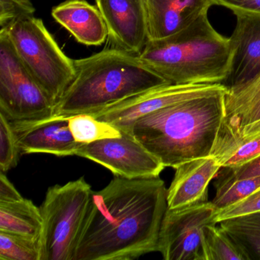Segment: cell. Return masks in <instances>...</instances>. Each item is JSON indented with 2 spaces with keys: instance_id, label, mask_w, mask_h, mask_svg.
<instances>
[{
  "instance_id": "ba28073f",
  "label": "cell",
  "mask_w": 260,
  "mask_h": 260,
  "mask_svg": "<svg viewBox=\"0 0 260 260\" xmlns=\"http://www.w3.org/2000/svg\"><path fill=\"white\" fill-rule=\"evenodd\" d=\"M212 202L167 209L159 234L158 252L165 260H205L203 231L217 223Z\"/></svg>"
},
{
  "instance_id": "f546056e",
  "label": "cell",
  "mask_w": 260,
  "mask_h": 260,
  "mask_svg": "<svg viewBox=\"0 0 260 260\" xmlns=\"http://www.w3.org/2000/svg\"><path fill=\"white\" fill-rule=\"evenodd\" d=\"M23 199L5 173H0V202H14Z\"/></svg>"
},
{
  "instance_id": "5bb4252c",
  "label": "cell",
  "mask_w": 260,
  "mask_h": 260,
  "mask_svg": "<svg viewBox=\"0 0 260 260\" xmlns=\"http://www.w3.org/2000/svg\"><path fill=\"white\" fill-rule=\"evenodd\" d=\"M230 39L233 57L223 84L228 90L240 87L260 73V15L238 13Z\"/></svg>"
},
{
  "instance_id": "83f0119b",
  "label": "cell",
  "mask_w": 260,
  "mask_h": 260,
  "mask_svg": "<svg viewBox=\"0 0 260 260\" xmlns=\"http://www.w3.org/2000/svg\"><path fill=\"white\" fill-rule=\"evenodd\" d=\"M257 176H260V156L237 167H221L215 179L234 180Z\"/></svg>"
},
{
  "instance_id": "d4e9b609",
  "label": "cell",
  "mask_w": 260,
  "mask_h": 260,
  "mask_svg": "<svg viewBox=\"0 0 260 260\" xmlns=\"http://www.w3.org/2000/svg\"><path fill=\"white\" fill-rule=\"evenodd\" d=\"M31 0H0V28H6L17 19L34 15Z\"/></svg>"
},
{
  "instance_id": "484cf974",
  "label": "cell",
  "mask_w": 260,
  "mask_h": 260,
  "mask_svg": "<svg viewBox=\"0 0 260 260\" xmlns=\"http://www.w3.org/2000/svg\"><path fill=\"white\" fill-rule=\"evenodd\" d=\"M260 156V137L236 147L221 157L216 159L221 167H234Z\"/></svg>"
},
{
  "instance_id": "9a60e30c",
  "label": "cell",
  "mask_w": 260,
  "mask_h": 260,
  "mask_svg": "<svg viewBox=\"0 0 260 260\" xmlns=\"http://www.w3.org/2000/svg\"><path fill=\"white\" fill-rule=\"evenodd\" d=\"M143 3L149 41L165 39L182 31L214 5L212 0H143Z\"/></svg>"
},
{
  "instance_id": "7c38bea8",
  "label": "cell",
  "mask_w": 260,
  "mask_h": 260,
  "mask_svg": "<svg viewBox=\"0 0 260 260\" xmlns=\"http://www.w3.org/2000/svg\"><path fill=\"white\" fill-rule=\"evenodd\" d=\"M115 48L139 55L148 42L143 0H95Z\"/></svg>"
},
{
  "instance_id": "f1b7e54d",
  "label": "cell",
  "mask_w": 260,
  "mask_h": 260,
  "mask_svg": "<svg viewBox=\"0 0 260 260\" xmlns=\"http://www.w3.org/2000/svg\"><path fill=\"white\" fill-rule=\"evenodd\" d=\"M214 5L231 10L234 15L250 13L260 15V0H212Z\"/></svg>"
},
{
  "instance_id": "d6986e66",
  "label": "cell",
  "mask_w": 260,
  "mask_h": 260,
  "mask_svg": "<svg viewBox=\"0 0 260 260\" xmlns=\"http://www.w3.org/2000/svg\"><path fill=\"white\" fill-rule=\"evenodd\" d=\"M217 224L241 248L248 260H260V213L225 219Z\"/></svg>"
},
{
  "instance_id": "3957f363",
  "label": "cell",
  "mask_w": 260,
  "mask_h": 260,
  "mask_svg": "<svg viewBox=\"0 0 260 260\" xmlns=\"http://www.w3.org/2000/svg\"><path fill=\"white\" fill-rule=\"evenodd\" d=\"M74 63L75 77L54 106L55 116L94 113L168 83L139 56L119 48L104 49Z\"/></svg>"
},
{
  "instance_id": "6da1fadb",
  "label": "cell",
  "mask_w": 260,
  "mask_h": 260,
  "mask_svg": "<svg viewBox=\"0 0 260 260\" xmlns=\"http://www.w3.org/2000/svg\"><path fill=\"white\" fill-rule=\"evenodd\" d=\"M167 209V188L159 176H115L92 191L74 260H132L158 252Z\"/></svg>"
},
{
  "instance_id": "5b68a950",
  "label": "cell",
  "mask_w": 260,
  "mask_h": 260,
  "mask_svg": "<svg viewBox=\"0 0 260 260\" xmlns=\"http://www.w3.org/2000/svg\"><path fill=\"white\" fill-rule=\"evenodd\" d=\"M0 29L7 31L24 66L55 106L75 77L74 60L63 53L43 21L34 15Z\"/></svg>"
},
{
  "instance_id": "e0dca14e",
  "label": "cell",
  "mask_w": 260,
  "mask_h": 260,
  "mask_svg": "<svg viewBox=\"0 0 260 260\" xmlns=\"http://www.w3.org/2000/svg\"><path fill=\"white\" fill-rule=\"evenodd\" d=\"M51 15L79 43L86 46H100L109 38L107 26L98 7L85 0H66L54 7Z\"/></svg>"
},
{
  "instance_id": "44dd1931",
  "label": "cell",
  "mask_w": 260,
  "mask_h": 260,
  "mask_svg": "<svg viewBox=\"0 0 260 260\" xmlns=\"http://www.w3.org/2000/svg\"><path fill=\"white\" fill-rule=\"evenodd\" d=\"M68 118L71 133L75 141L80 144H90L121 136V132L118 127L97 119L90 114H80Z\"/></svg>"
},
{
  "instance_id": "30bf717a",
  "label": "cell",
  "mask_w": 260,
  "mask_h": 260,
  "mask_svg": "<svg viewBox=\"0 0 260 260\" xmlns=\"http://www.w3.org/2000/svg\"><path fill=\"white\" fill-rule=\"evenodd\" d=\"M260 137V73L246 84L228 90L213 156L218 159Z\"/></svg>"
},
{
  "instance_id": "4316f807",
  "label": "cell",
  "mask_w": 260,
  "mask_h": 260,
  "mask_svg": "<svg viewBox=\"0 0 260 260\" xmlns=\"http://www.w3.org/2000/svg\"><path fill=\"white\" fill-rule=\"evenodd\" d=\"M260 213V188L238 202L217 210L216 220H220L239 216Z\"/></svg>"
},
{
  "instance_id": "4fadbf2b",
  "label": "cell",
  "mask_w": 260,
  "mask_h": 260,
  "mask_svg": "<svg viewBox=\"0 0 260 260\" xmlns=\"http://www.w3.org/2000/svg\"><path fill=\"white\" fill-rule=\"evenodd\" d=\"M21 153H50L58 156H76L83 144L71 133L68 118L52 116L33 121L12 122Z\"/></svg>"
},
{
  "instance_id": "ffe728a7",
  "label": "cell",
  "mask_w": 260,
  "mask_h": 260,
  "mask_svg": "<svg viewBox=\"0 0 260 260\" xmlns=\"http://www.w3.org/2000/svg\"><path fill=\"white\" fill-rule=\"evenodd\" d=\"M203 243L205 260H248L241 248L217 223L205 226Z\"/></svg>"
},
{
  "instance_id": "7a4b0ae2",
  "label": "cell",
  "mask_w": 260,
  "mask_h": 260,
  "mask_svg": "<svg viewBox=\"0 0 260 260\" xmlns=\"http://www.w3.org/2000/svg\"><path fill=\"white\" fill-rule=\"evenodd\" d=\"M228 90L185 100L138 118L127 132L165 167L213 156Z\"/></svg>"
},
{
  "instance_id": "8fae6325",
  "label": "cell",
  "mask_w": 260,
  "mask_h": 260,
  "mask_svg": "<svg viewBox=\"0 0 260 260\" xmlns=\"http://www.w3.org/2000/svg\"><path fill=\"white\" fill-rule=\"evenodd\" d=\"M76 156L90 159L115 176L126 179L157 177L165 168L141 143L124 132L118 138L83 144Z\"/></svg>"
},
{
  "instance_id": "603a6c76",
  "label": "cell",
  "mask_w": 260,
  "mask_h": 260,
  "mask_svg": "<svg viewBox=\"0 0 260 260\" xmlns=\"http://www.w3.org/2000/svg\"><path fill=\"white\" fill-rule=\"evenodd\" d=\"M0 259L40 260L39 242L0 231Z\"/></svg>"
},
{
  "instance_id": "8992f818",
  "label": "cell",
  "mask_w": 260,
  "mask_h": 260,
  "mask_svg": "<svg viewBox=\"0 0 260 260\" xmlns=\"http://www.w3.org/2000/svg\"><path fill=\"white\" fill-rule=\"evenodd\" d=\"M92 193L84 177L48 188L40 207V260H74Z\"/></svg>"
},
{
  "instance_id": "9c48e42d",
  "label": "cell",
  "mask_w": 260,
  "mask_h": 260,
  "mask_svg": "<svg viewBox=\"0 0 260 260\" xmlns=\"http://www.w3.org/2000/svg\"><path fill=\"white\" fill-rule=\"evenodd\" d=\"M228 90L223 83L214 84H166L152 88L103 110L90 114L127 132L138 118L162 108L190 99Z\"/></svg>"
},
{
  "instance_id": "277c9868",
  "label": "cell",
  "mask_w": 260,
  "mask_h": 260,
  "mask_svg": "<svg viewBox=\"0 0 260 260\" xmlns=\"http://www.w3.org/2000/svg\"><path fill=\"white\" fill-rule=\"evenodd\" d=\"M140 59L170 84H214L228 78L233 53L229 38L202 14L182 31L149 41Z\"/></svg>"
},
{
  "instance_id": "cb8c5ba5",
  "label": "cell",
  "mask_w": 260,
  "mask_h": 260,
  "mask_svg": "<svg viewBox=\"0 0 260 260\" xmlns=\"http://www.w3.org/2000/svg\"><path fill=\"white\" fill-rule=\"evenodd\" d=\"M21 153L11 121L0 112V171L6 173L18 165Z\"/></svg>"
},
{
  "instance_id": "7402d4cb",
  "label": "cell",
  "mask_w": 260,
  "mask_h": 260,
  "mask_svg": "<svg viewBox=\"0 0 260 260\" xmlns=\"http://www.w3.org/2000/svg\"><path fill=\"white\" fill-rule=\"evenodd\" d=\"M215 196L211 202L217 209L225 208L245 199L260 188V176L222 180L216 179Z\"/></svg>"
},
{
  "instance_id": "52a82bcc",
  "label": "cell",
  "mask_w": 260,
  "mask_h": 260,
  "mask_svg": "<svg viewBox=\"0 0 260 260\" xmlns=\"http://www.w3.org/2000/svg\"><path fill=\"white\" fill-rule=\"evenodd\" d=\"M54 109L24 66L7 31L0 29V112L13 122L48 118Z\"/></svg>"
},
{
  "instance_id": "ac0fdd59",
  "label": "cell",
  "mask_w": 260,
  "mask_h": 260,
  "mask_svg": "<svg viewBox=\"0 0 260 260\" xmlns=\"http://www.w3.org/2000/svg\"><path fill=\"white\" fill-rule=\"evenodd\" d=\"M42 228L40 208L31 201L23 198L14 202H0V231L39 242Z\"/></svg>"
},
{
  "instance_id": "2e32d148",
  "label": "cell",
  "mask_w": 260,
  "mask_h": 260,
  "mask_svg": "<svg viewBox=\"0 0 260 260\" xmlns=\"http://www.w3.org/2000/svg\"><path fill=\"white\" fill-rule=\"evenodd\" d=\"M220 168L213 156L192 159L176 167L173 182L167 189L169 209L208 202V185Z\"/></svg>"
}]
</instances>
